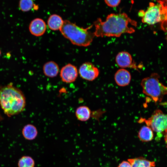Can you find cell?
I'll return each instance as SVG.
<instances>
[{
	"instance_id": "12",
	"label": "cell",
	"mask_w": 167,
	"mask_h": 167,
	"mask_svg": "<svg viewBox=\"0 0 167 167\" xmlns=\"http://www.w3.org/2000/svg\"><path fill=\"white\" fill-rule=\"evenodd\" d=\"M44 75L46 76L53 78L58 75L59 67L58 64L53 61H50L45 63L43 68Z\"/></svg>"
},
{
	"instance_id": "10",
	"label": "cell",
	"mask_w": 167,
	"mask_h": 167,
	"mask_svg": "<svg viewBox=\"0 0 167 167\" xmlns=\"http://www.w3.org/2000/svg\"><path fill=\"white\" fill-rule=\"evenodd\" d=\"M46 29L45 22L42 19L39 18H35L30 22L29 29L30 33L33 35L39 36L43 35Z\"/></svg>"
},
{
	"instance_id": "17",
	"label": "cell",
	"mask_w": 167,
	"mask_h": 167,
	"mask_svg": "<svg viewBox=\"0 0 167 167\" xmlns=\"http://www.w3.org/2000/svg\"><path fill=\"white\" fill-rule=\"evenodd\" d=\"M22 133L24 137L28 140H32L37 137L38 131L36 127L33 125L28 124L23 128Z\"/></svg>"
},
{
	"instance_id": "11",
	"label": "cell",
	"mask_w": 167,
	"mask_h": 167,
	"mask_svg": "<svg viewBox=\"0 0 167 167\" xmlns=\"http://www.w3.org/2000/svg\"><path fill=\"white\" fill-rule=\"evenodd\" d=\"M131 78L130 72L124 68L118 69L114 76L116 84L120 87H125L128 85L131 82Z\"/></svg>"
},
{
	"instance_id": "5",
	"label": "cell",
	"mask_w": 167,
	"mask_h": 167,
	"mask_svg": "<svg viewBox=\"0 0 167 167\" xmlns=\"http://www.w3.org/2000/svg\"><path fill=\"white\" fill-rule=\"evenodd\" d=\"M138 122L145 123L153 131L156 132L157 138H158L161 136L162 133L167 129V115L161 110L157 109L147 119L140 118Z\"/></svg>"
},
{
	"instance_id": "15",
	"label": "cell",
	"mask_w": 167,
	"mask_h": 167,
	"mask_svg": "<svg viewBox=\"0 0 167 167\" xmlns=\"http://www.w3.org/2000/svg\"><path fill=\"white\" fill-rule=\"evenodd\" d=\"M153 131L147 126H142L139 130L138 136L142 142H148L152 140L154 138Z\"/></svg>"
},
{
	"instance_id": "21",
	"label": "cell",
	"mask_w": 167,
	"mask_h": 167,
	"mask_svg": "<svg viewBox=\"0 0 167 167\" xmlns=\"http://www.w3.org/2000/svg\"><path fill=\"white\" fill-rule=\"evenodd\" d=\"M117 167H132L130 163L127 161H123L121 162Z\"/></svg>"
},
{
	"instance_id": "19",
	"label": "cell",
	"mask_w": 167,
	"mask_h": 167,
	"mask_svg": "<svg viewBox=\"0 0 167 167\" xmlns=\"http://www.w3.org/2000/svg\"><path fill=\"white\" fill-rule=\"evenodd\" d=\"M35 161L33 159L28 156H24L19 160L18 167H34Z\"/></svg>"
},
{
	"instance_id": "20",
	"label": "cell",
	"mask_w": 167,
	"mask_h": 167,
	"mask_svg": "<svg viewBox=\"0 0 167 167\" xmlns=\"http://www.w3.org/2000/svg\"><path fill=\"white\" fill-rule=\"evenodd\" d=\"M106 4L110 7L118 6L120 3L121 0H104Z\"/></svg>"
},
{
	"instance_id": "16",
	"label": "cell",
	"mask_w": 167,
	"mask_h": 167,
	"mask_svg": "<svg viewBox=\"0 0 167 167\" xmlns=\"http://www.w3.org/2000/svg\"><path fill=\"white\" fill-rule=\"evenodd\" d=\"M75 114L77 119L81 121H86L89 119L92 115L90 108L86 106H81L76 110Z\"/></svg>"
},
{
	"instance_id": "3",
	"label": "cell",
	"mask_w": 167,
	"mask_h": 167,
	"mask_svg": "<svg viewBox=\"0 0 167 167\" xmlns=\"http://www.w3.org/2000/svg\"><path fill=\"white\" fill-rule=\"evenodd\" d=\"M93 26L84 28L66 20L64 21L63 24L59 30L62 35L72 44L87 47L91 44L95 36L94 32L89 30Z\"/></svg>"
},
{
	"instance_id": "25",
	"label": "cell",
	"mask_w": 167,
	"mask_h": 167,
	"mask_svg": "<svg viewBox=\"0 0 167 167\" xmlns=\"http://www.w3.org/2000/svg\"><path fill=\"white\" fill-rule=\"evenodd\" d=\"M1 50L0 49V56L1 55Z\"/></svg>"
},
{
	"instance_id": "8",
	"label": "cell",
	"mask_w": 167,
	"mask_h": 167,
	"mask_svg": "<svg viewBox=\"0 0 167 167\" xmlns=\"http://www.w3.org/2000/svg\"><path fill=\"white\" fill-rule=\"evenodd\" d=\"M79 72L82 79L89 81H92L98 76L100 71L92 63L87 62L80 66Z\"/></svg>"
},
{
	"instance_id": "14",
	"label": "cell",
	"mask_w": 167,
	"mask_h": 167,
	"mask_svg": "<svg viewBox=\"0 0 167 167\" xmlns=\"http://www.w3.org/2000/svg\"><path fill=\"white\" fill-rule=\"evenodd\" d=\"M64 20L62 17L57 14H53L49 18L47 24L49 28L53 31L60 30L62 27Z\"/></svg>"
},
{
	"instance_id": "2",
	"label": "cell",
	"mask_w": 167,
	"mask_h": 167,
	"mask_svg": "<svg viewBox=\"0 0 167 167\" xmlns=\"http://www.w3.org/2000/svg\"><path fill=\"white\" fill-rule=\"evenodd\" d=\"M26 103L25 97L22 92L12 83L0 87V105L8 116L22 112Z\"/></svg>"
},
{
	"instance_id": "24",
	"label": "cell",
	"mask_w": 167,
	"mask_h": 167,
	"mask_svg": "<svg viewBox=\"0 0 167 167\" xmlns=\"http://www.w3.org/2000/svg\"><path fill=\"white\" fill-rule=\"evenodd\" d=\"M131 2L132 4H133L134 2V0H131Z\"/></svg>"
},
{
	"instance_id": "9",
	"label": "cell",
	"mask_w": 167,
	"mask_h": 167,
	"mask_svg": "<svg viewBox=\"0 0 167 167\" xmlns=\"http://www.w3.org/2000/svg\"><path fill=\"white\" fill-rule=\"evenodd\" d=\"M78 76L77 68L74 65L68 64L61 69L60 76L62 80L64 82L69 83L74 82Z\"/></svg>"
},
{
	"instance_id": "1",
	"label": "cell",
	"mask_w": 167,
	"mask_h": 167,
	"mask_svg": "<svg viewBox=\"0 0 167 167\" xmlns=\"http://www.w3.org/2000/svg\"><path fill=\"white\" fill-rule=\"evenodd\" d=\"M95 30L93 32L97 37H119L124 33L132 34L135 30L137 22L130 18L125 13H111L105 21L98 18L94 22Z\"/></svg>"
},
{
	"instance_id": "6",
	"label": "cell",
	"mask_w": 167,
	"mask_h": 167,
	"mask_svg": "<svg viewBox=\"0 0 167 167\" xmlns=\"http://www.w3.org/2000/svg\"><path fill=\"white\" fill-rule=\"evenodd\" d=\"M164 16L161 6L151 3L144 11L142 17V21L148 25H154L162 20Z\"/></svg>"
},
{
	"instance_id": "13",
	"label": "cell",
	"mask_w": 167,
	"mask_h": 167,
	"mask_svg": "<svg viewBox=\"0 0 167 167\" xmlns=\"http://www.w3.org/2000/svg\"><path fill=\"white\" fill-rule=\"evenodd\" d=\"M127 161L130 163L132 167H155V163L148 160L143 157L130 158Z\"/></svg>"
},
{
	"instance_id": "7",
	"label": "cell",
	"mask_w": 167,
	"mask_h": 167,
	"mask_svg": "<svg viewBox=\"0 0 167 167\" xmlns=\"http://www.w3.org/2000/svg\"><path fill=\"white\" fill-rule=\"evenodd\" d=\"M115 61L117 65L122 68H130L137 71L141 68L142 65L137 64L134 61L131 54L128 52L122 51L116 55Z\"/></svg>"
},
{
	"instance_id": "22",
	"label": "cell",
	"mask_w": 167,
	"mask_h": 167,
	"mask_svg": "<svg viewBox=\"0 0 167 167\" xmlns=\"http://www.w3.org/2000/svg\"><path fill=\"white\" fill-rule=\"evenodd\" d=\"M164 134L165 141L167 146V129L165 131Z\"/></svg>"
},
{
	"instance_id": "4",
	"label": "cell",
	"mask_w": 167,
	"mask_h": 167,
	"mask_svg": "<svg viewBox=\"0 0 167 167\" xmlns=\"http://www.w3.org/2000/svg\"><path fill=\"white\" fill-rule=\"evenodd\" d=\"M159 76L153 73L143 79L141 82L143 93L150 97L155 102H161L167 94V87L160 82Z\"/></svg>"
},
{
	"instance_id": "23",
	"label": "cell",
	"mask_w": 167,
	"mask_h": 167,
	"mask_svg": "<svg viewBox=\"0 0 167 167\" xmlns=\"http://www.w3.org/2000/svg\"><path fill=\"white\" fill-rule=\"evenodd\" d=\"M162 105H167V102L163 103L162 104Z\"/></svg>"
},
{
	"instance_id": "18",
	"label": "cell",
	"mask_w": 167,
	"mask_h": 167,
	"mask_svg": "<svg viewBox=\"0 0 167 167\" xmlns=\"http://www.w3.org/2000/svg\"><path fill=\"white\" fill-rule=\"evenodd\" d=\"M18 6L20 10L24 12L29 11L32 9L37 10L38 8L33 0H19Z\"/></svg>"
}]
</instances>
